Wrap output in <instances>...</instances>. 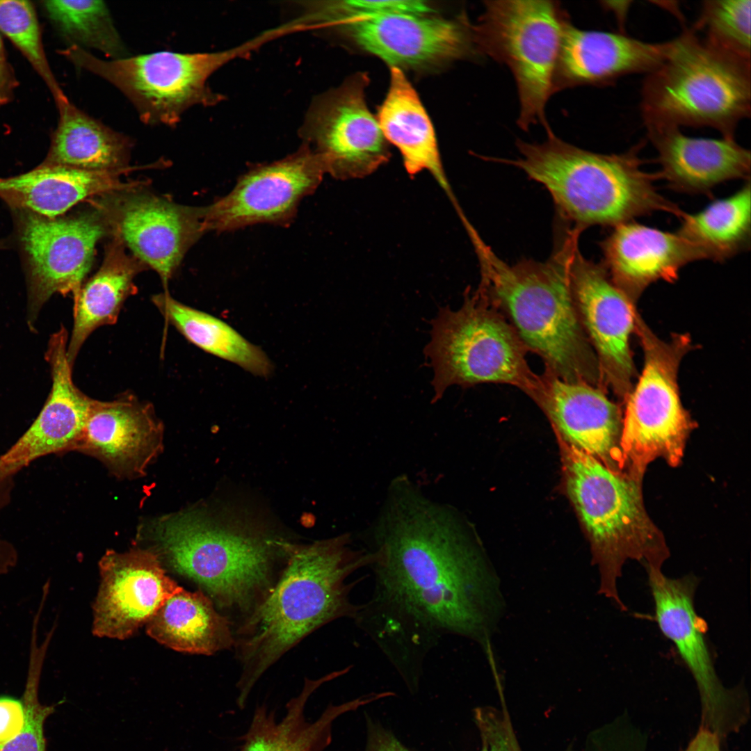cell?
<instances>
[{"label":"cell","instance_id":"6da1fadb","mask_svg":"<svg viewBox=\"0 0 751 751\" xmlns=\"http://www.w3.org/2000/svg\"><path fill=\"white\" fill-rule=\"evenodd\" d=\"M365 549L375 585L354 620L401 675L419 677L446 635L476 642L494 660L491 639L506 610L501 580L451 506L398 476Z\"/></svg>","mask_w":751,"mask_h":751},{"label":"cell","instance_id":"7a4b0ae2","mask_svg":"<svg viewBox=\"0 0 751 751\" xmlns=\"http://www.w3.org/2000/svg\"><path fill=\"white\" fill-rule=\"evenodd\" d=\"M373 562L372 554L355 547L348 534L293 545L277 579L234 637L243 668L240 708L264 672L307 634L337 619L355 618L361 604L350 595L363 578L348 579Z\"/></svg>","mask_w":751,"mask_h":751},{"label":"cell","instance_id":"3957f363","mask_svg":"<svg viewBox=\"0 0 751 751\" xmlns=\"http://www.w3.org/2000/svg\"><path fill=\"white\" fill-rule=\"evenodd\" d=\"M152 549L201 586L219 607L248 615L274 584L293 546L229 508H196L156 518Z\"/></svg>","mask_w":751,"mask_h":751},{"label":"cell","instance_id":"277c9868","mask_svg":"<svg viewBox=\"0 0 751 751\" xmlns=\"http://www.w3.org/2000/svg\"><path fill=\"white\" fill-rule=\"evenodd\" d=\"M474 244L482 274L478 289L505 316L526 350L538 355L545 370L558 378L604 389L572 296L573 239L545 262L513 266L498 258L480 239Z\"/></svg>","mask_w":751,"mask_h":751},{"label":"cell","instance_id":"5b68a950","mask_svg":"<svg viewBox=\"0 0 751 751\" xmlns=\"http://www.w3.org/2000/svg\"><path fill=\"white\" fill-rule=\"evenodd\" d=\"M522 155L510 163L543 184L567 217L582 225H611L665 211L680 218L684 211L658 191L659 174L644 171L640 143L617 154L582 150L552 132L542 143L518 140Z\"/></svg>","mask_w":751,"mask_h":751},{"label":"cell","instance_id":"8992f818","mask_svg":"<svg viewBox=\"0 0 751 751\" xmlns=\"http://www.w3.org/2000/svg\"><path fill=\"white\" fill-rule=\"evenodd\" d=\"M564 486L590 545L598 592L621 611L618 581L628 560L662 569L669 549L643 505L640 480L616 473L557 438Z\"/></svg>","mask_w":751,"mask_h":751},{"label":"cell","instance_id":"52a82bcc","mask_svg":"<svg viewBox=\"0 0 751 751\" xmlns=\"http://www.w3.org/2000/svg\"><path fill=\"white\" fill-rule=\"evenodd\" d=\"M750 60L711 44L693 28L666 42L647 74L640 110L646 127H706L734 138L750 116Z\"/></svg>","mask_w":751,"mask_h":751},{"label":"cell","instance_id":"ba28073f","mask_svg":"<svg viewBox=\"0 0 751 751\" xmlns=\"http://www.w3.org/2000/svg\"><path fill=\"white\" fill-rule=\"evenodd\" d=\"M424 348L433 371L435 400L453 385L506 384L530 398L540 376L530 368L528 350L505 316L478 289L465 296L457 310L439 307Z\"/></svg>","mask_w":751,"mask_h":751},{"label":"cell","instance_id":"9c48e42d","mask_svg":"<svg viewBox=\"0 0 751 751\" xmlns=\"http://www.w3.org/2000/svg\"><path fill=\"white\" fill-rule=\"evenodd\" d=\"M273 40L272 31L266 30L241 45L215 52L162 51L104 60L72 45L63 54L79 68L120 90L145 124L175 127L191 106H211L223 100V95L207 85L216 71Z\"/></svg>","mask_w":751,"mask_h":751},{"label":"cell","instance_id":"30bf717a","mask_svg":"<svg viewBox=\"0 0 751 751\" xmlns=\"http://www.w3.org/2000/svg\"><path fill=\"white\" fill-rule=\"evenodd\" d=\"M567 16L556 1H484L472 26L476 50L510 70L517 89V124L528 130L540 124L551 129L546 106L554 93V76Z\"/></svg>","mask_w":751,"mask_h":751},{"label":"cell","instance_id":"8fae6325","mask_svg":"<svg viewBox=\"0 0 751 751\" xmlns=\"http://www.w3.org/2000/svg\"><path fill=\"white\" fill-rule=\"evenodd\" d=\"M635 330L641 341L644 366L624 400L621 448L626 472L641 480L654 459L663 458L676 467L683 457L694 423L681 403L677 374L691 344L684 334L668 341L659 339L638 314Z\"/></svg>","mask_w":751,"mask_h":751},{"label":"cell","instance_id":"7c38bea8","mask_svg":"<svg viewBox=\"0 0 751 751\" xmlns=\"http://www.w3.org/2000/svg\"><path fill=\"white\" fill-rule=\"evenodd\" d=\"M646 571L657 625L675 646L696 684L701 705L700 726L722 741L747 723L750 704L744 686L727 688L718 675L706 624L695 606L699 579L693 574L671 578L662 569Z\"/></svg>","mask_w":751,"mask_h":751},{"label":"cell","instance_id":"4fadbf2b","mask_svg":"<svg viewBox=\"0 0 751 751\" xmlns=\"http://www.w3.org/2000/svg\"><path fill=\"white\" fill-rule=\"evenodd\" d=\"M366 73H357L316 96L300 135L319 157L325 172L339 179L362 178L390 156L388 142L365 100Z\"/></svg>","mask_w":751,"mask_h":751},{"label":"cell","instance_id":"5bb4252c","mask_svg":"<svg viewBox=\"0 0 751 751\" xmlns=\"http://www.w3.org/2000/svg\"><path fill=\"white\" fill-rule=\"evenodd\" d=\"M325 174L319 157L302 143L282 159L252 168L227 195L203 207L204 230L289 223L300 200L317 188Z\"/></svg>","mask_w":751,"mask_h":751},{"label":"cell","instance_id":"9a60e30c","mask_svg":"<svg viewBox=\"0 0 751 751\" xmlns=\"http://www.w3.org/2000/svg\"><path fill=\"white\" fill-rule=\"evenodd\" d=\"M570 279L579 318L597 359L604 385L624 400L635 374L630 348L637 315L633 302L613 283L602 265L587 260L576 248Z\"/></svg>","mask_w":751,"mask_h":751},{"label":"cell","instance_id":"2e32d148","mask_svg":"<svg viewBox=\"0 0 751 751\" xmlns=\"http://www.w3.org/2000/svg\"><path fill=\"white\" fill-rule=\"evenodd\" d=\"M332 30L366 51L399 69L422 68L453 61L475 51L472 26L465 17L386 13L363 15Z\"/></svg>","mask_w":751,"mask_h":751},{"label":"cell","instance_id":"e0dca14e","mask_svg":"<svg viewBox=\"0 0 751 751\" xmlns=\"http://www.w3.org/2000/svg\"><path fill=\"white\" fill-rule=\"evenodd\" d=\"M106 232L100 215L63 219L29 216L22 241L30 266L29 323L54 293L74 297L92 266L95 245Z\"/></svg>","mask_w":751,"mask_h":751},{"label":"cell","instance_id":"ac0fdd59","mask_svg":"<svg viewBox=\"0 0 751 751\" xmlns=\"http://www.w3.org/2000/svg\"><path fill=\"white\" fill-rule=\"evenodd\" d=\"M92 633L118 640L132 636L181 587L151 549L108 550L99 563Z\"/></svg>","mask_w":751,"mask_h":751},{"label":"cell","instance_id":"d6986e66","mask_svg":"<svg viewBox=\"0 0 751 751\" xmlns=\"http://www.w3.org/2000/svg\"><path fill=\"white\" fill-rule=\"evenodd\" d=\"M531 398L547 416L556 438L588 454L616 473H625L621 448L622 410L604 389L540 375Z\"/></svg>","mask_w":751,"mask_h":751},{"label":"cell","instance_id":"ffe728a7","mask_svg":"<svg viewBox=\"0 0 751 751\" xmlns=\"http://www.w3.org/2000/svg\"><path fill=\"white\" fill-rule=\"evenodd\" d=\"M67 337L63 326L50 337L46 359L52 376L51 393L32 425L0 455V480L14 476L42 456L76 451L95 400L73 382Z\"/></svg>","mask_w":751,"mask_h":751},{"label":"cell","instance_id":"44dd1931","mask_svg":"<svg viewBox=\"0 0 751 751\" xmlns=\"http://www.w3.org/2000/svg\"><path fill=\"white\" fill-rule=\"evenodd\" d=\"M106 213L117 238L166 285L189 248L205 232L203 207L175 204L150 195L119 199Z\"/></svg>","mask_w":751,"mask_h":751},{"label":"cell","instance_id":"7402d4cb","mask_svg":"<svg viewBox=\"0 0 751 751\" xmlns=\"http://www.w3.org/2000/svg\"><path fill=\"white\" fill-rule=\"evenodd\" d=\"M163 436L150 404L129 395L95 400L76 451L98 458L118 476H140L161 452Z\"/></svg>","mask_w":751,"mask_h":751},{"label":"cell","instance_id":"603a6c76","mask_svg":"<svg viewBox=\"0 0 751 751\" xmlns=\"http://www.w3.org/2000/svg\"><path fill=\"white\" fill-rule=\"evenodd\" d=\"M666 42L650 43L623 33L582 30L565 24L555 76L554 93L579 86L612 83L624 76L653 70Z\"/></svg>","mask_w":751,"mask_h":751},{"label":"cell","instance_id":"cb8c5ba5","mask_svg":"<svg viewBox=\"0 0 751 751\" xmlns=\"http://www.w3.org/2000/svg\"><path fill=\"white\" fill-rule=\"evenodd\" d=\"M604 267L613 283L634 302L651 284L673 282L681 268L701 260L677 232L631 220L619 224L602 242Z\"/></svg>","mask_w":751,"mask_h":751},{"label":"cell","instance_id":"d4e9b609","mask_svg":"<svg viewBox=\"0 0 751 751\" xmlns=\"http://www.w3.org/2000/svg\"><path fill=\"white\" fill-rule=\"evenodd\" d=\"M658 153L659 178L672 190L710 194L727 181L750 179V152L734 138H693L678 127H647Z\"/></svg>","mask_w":751,"mask_h":751},{"label":"cell","instance_id":"484cf974","mask_svg":"<svg viewBox=\"0 0 751 751\" xmlns=\"http://www.w3.org/2000/svg\"><path fill=\"white\" fill-rule=\"evenodd\" d=\"M376 120L387 141L400 152L407 172L414 176L428 170L449 193L432 122L401 69L390 67L389 90Z\"/></svg>","mask_w":751,"mask_h":751},{"label":"cell","instance_id":"4316f807","mask_svg":"<svg viewBox=\"0 0 751 751\" xmlns=\"http://www.w3.org/2000/svg\"><path fill=\"white\" fill-rule=\"evenodd\" d=\"M343 674L340 670L318 679H306L301 693L288 702L286 713L279 722L265 708H258L241 751H323L330 741L332 721L344 712L369 702L367 697H362L330 706L315 721L307 720L304 711L312 693L322 684Z\"/></svg>","mask_w":751,"mask_h":751},{"label":"cell","instance_id":"83f0119b","mask_svg":"<svg viewBox=\"0 0 751 751\" xmlns=\"http://www.w3.org/2000/svg\"><path fill=\"white\" fill-rule=\"evenodd\" d=\"M147 634L174 650L212 655L234 644L230 622L202 590L181 588L146 623Z\"/></svg>","mask_w":751,"mask_h":751},{"label":"cell","instance_id":"f1b7e54d","mask_svg":"<svg viewBox=\"0 0 751 751\" xmlns=\"http://www.w3.org/2000/svg\"><path fill=\"white\" fill-rule=\"evenodd\" d=\"M122 171H91L49 164L0 179V193L41 216L54 218L90 195L132 185L120 181L118 174Z\"/></svg>","mask_w":751,"mask_h":751},{"label":"cell","instance_id":"f546056e","mask_svg":"<svg viewBox=\"0 0 751 751\" xmlns=\"http://www.w3.org/2000/svg\"><path fill=\"white\" fill-rule=\"evenodd\" d=\"M55 99L59 121L49 156L51 164L91 171L123 169L131 139L78 108L65 94Z\"/></svg>","mask_w":751,"mask_h":751},{"label":"cell","instance_id":"4dcf8cb0","mask_svg":"<svg viewBox=\"0 0 751 751\" xmlns=\"http://www.w3.org/2000/svg\"><path fill=\"white\" fill-rule=\"evenodd\" d=\"M141 267L126 254L118 238L108 245L98 271L74 297V325L67 349L72 367L89 335L116 322L124 300L135 290L134 279Z\"/></svg>","mask_w":751,"mask_h":751},{"label":"cell","instance_id":"1f68e13d","mask_svg":"<svg viewBox=\"0 0 751 751\" xmlns=\"http://www.w3.org/2000/svg\"><path fill=\"white\" fill-rule=\"evenodd\" d=\"M750 179L736 193L711 202L695 213H684L676 232L701 260L725 261L749 250L751 243Z\"/></svg>","mask_w":751,"mask_h":751},{"label":"cell","instance_id":"d6a6232c","mask_svg":"<svg viewBox=\"0 0 751 751\" xmlns=\"http://www.w3.org/2000/svg\"><path fill=\"white\" fill-rule=\"evenodd\" d=\"M161 312L190 342L259 376H268L273 365L265 353L223 321L185 305L165 292L153 298Z\"/></svg>","mask_w":751,"mask_h":751},{"label":"cell","instance_id":"836d02e7","mask_svg":"<svg viewBox=\"0 0 751 751\" xmlns=\"http://www.w3.org/2000/svg\"><path fill=\"white\" fill-rule=\"evenodd\" d=\"M46 12L60 32L75 46L102 51L111 59L127 56V49L103 1H44Z\"/></svg>","mask_w":751,"mask_h":751},{"label":"cell","instance_id":"e575fe53","mask_svg":"<svg viewBox=\"0 0 751 751\" xmlns=\"http://www.w3.org/2000/svg\"><path fill=\"white\" fill-rule=\"evenodd\" d=\"M750 0L705 1L693 29L714 46L750 60Z\"/></svg>","mask_w":751,"mask_h":751},{"label":"cell","instance_id":"d590c367","mask_svg":"<svg viewBox=\"0 0 751 751\" xmlns=\"http://www.w3.org/2000/svg\"><path fill=\"white\" fill-rule=\"evenodd\" d=\"M49 644L48 640H39L35 637L30 640L27 677L22 697L25 725L17 736L0 745V751H46L44 724L54 707L40 702L38 689Z\"/></svg>","mask_w":751,"mask_h":751},{"label":"cell","instance_id":"8d00e7d4","mask_svg":"<svg viewBox=\"0 0 751 751\" xmlns=\"http://www.w3.org/2000/svg\"><path fill=\"white\" fill-rule=\"evenodd\" d=\"M0 32L23 53L44 79L54 97L62 92L43 49L35 9L28 1L0 0Z\"/></svg>","mask_w":751,"mask_h":751},{"label":"cell","instance_id":"74e56055","mask_svg":"<svg viewBox=\"0 0 751 751\" xmlns=\"http://www.w3.org/2000/svg\"><path fill=\"white\" fill-rule=\"evenodd\" d=\"M297 17L312 30H321L357 17L386 13L428 15L433 10L421 1H319L301 2Z\"/></svg>","mask_w":751,"mask_h":751},{"label":"cell","instance_id":"f35d334b","mask_svg":"<svg viewBox=\"0 0 751 751\" xmlns=\"http://www.w3.org/2000/svg\"><path fill=\"white\" fill-rule=\"evenodd\" d=\"M482 742L481 751H521L508 714L492 706L474 712Z\"/></svg>","mask_w":751,"mask_h":751},{"label":"cell","instance_id":"ab89813d","mask_svg":"<svg viewBox=\"0 0 751 751\" xmlns=\"http://www.w3.org/2000/svg\"><path fill=\"white\" fill-rule=\"evenodd\" d=\"M25 720L22 700L0 697V745L17 736L22 731Z\"/></svg>","mask_w":751,"mask_h":751},{"label":"cell","instance_id":"60d3db41","mask_svg":"<svg viewBox=\"0 0 751 751\" xmlns=\"http://www.w3.org/2000/svg\"><path fill=\"white\" fill-rule=\"evenodd\" d=\"M16 83L10 67L6 60L0 35V105L5 104L11 99Z\"/></svg>","mask_w":751,"mask_h":751},{"label":"cell","instance_id":"b9f144b4","mask_svg":"<svg viewBox=\"0 0 751 751\" xmlns=\"http://www.w3.org/2000/svg\"><path fill=\"white\" fill-rule=\"evenodd\" d=\"M721 741L709 729L699 726V729L683 751H721Z\"/></svg>","mask_w":751,"mask_h":751},{"label":"cell","instance_id":"7bdbcfd3","mask_svg":"<svg viewBox=\"0 0 751 751\" xmlns=\"http://www.w3.org/2000/svg\"><path fill=\"white\" fill-rule=\"evenodd\" d=\"M368 751H409L393 736L377 731L372 734Z\"/></svg>","mask_w":751,"mask_h":751},{"label":"cell","instance_id":"ee69618b","mask_svg":"<svg viewBox=\"0 0 751 751\" xmlns=\"http://www.w3.org/2000/svg\"><path fill=\"white\" fill-rule=\"evenodd\" d=\"M592 751H646L643 748L632 743H615L603 746Z\"/></svg>","mask_w":751,"mask_h":751},{"label":"cell","instance_id":"f6af8a7d","mask_svg":"<svg viewBox=\"0 0 751 751\" xmlns=\"http://www.w3.org/2000/svg\"><path fill=\"white\" fill-rule=\"evenodd\" d=\"M3 500L1 493L0 492V511L1 510H3ZM1 538L0 537V547H1Z\"/></svg>","mask_w":751,"mask_h":751},{"label":"cell","instance_id":"bcb514c9","mask_svg":"<svg viewBox=\"0 0 751 751\" xmlns=\"http://www.w3.org/2000/svg\"><path fill=\"white\" fill-rule=\"evenodd\" d=\"M567 751H570V750H567Z\"/></svg>","mask_w":751,"mask_h":751}]
</instances>
